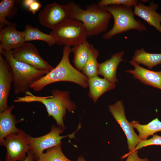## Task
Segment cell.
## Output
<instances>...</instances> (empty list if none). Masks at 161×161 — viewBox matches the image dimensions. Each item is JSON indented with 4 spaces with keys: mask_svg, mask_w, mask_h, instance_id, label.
<instances>
[{
    "mask_svg": "<svg viewBox=\"0 0 161 161\" xmlns=\"http://www.w3.org/2000/svg\"><path fill=\"white\" fill-rule=\"evenodd\" d=\"M71 52V46H64L62 58L57 66L31 85L30 88L35 91L39 92L49 84L60 81L73 82L86 88L88 86V78L70 62L69 57Z\"/></svg>",
    "mask_w": 161,
    "mask_h": 161,
    "instance_id": "cell-1",
    "label": "cell"
},
{
    "mask_svg": "<svg viewBox=\"0 0 161 161\" xmlns=\"http://www.w3.org/2000/svg\"><path fill=\"white\" fill-rule=\"evenodd\" d=\"M52 95L39 96L34 95L29 91L23 97H17L14 100L15 102H39L45 106L49 116L52 117L57 125L63 129H65L63 118L66 110L73 113L76 108L75 105L70 100L69 92L58 89L52 90Z\"/></svg>",
    "mask_w": 161,
    "mask_h": 161,
    "instance_id": "cell-2",
    "label": "cell"
},
{
    "mask_svg": "<svg viewBox=\"0 0 161 161\" xmlns=\"http://www.w3.org/2000/svg\"><path fill=\"white\" fill-rule=\"evenodd\" d=\"M66 5L69 13V18L82 22L88 36L97 35L107 30L112 15L97 4L88 5L85 10L73 2H69Z\"/></svg>",
    "mask_w": 161,
    "mask_h": 161,
    "instance_id": "cell-3",
    "label": "cell"
},
{
    "mask_svg": "<svg viewBox=\"0 0 161 161\" xmlns=\"http://www.w3.org/2000/svg\"><path fill=\"white\" fill-rule=\"evenodd\" d=\"M0 54L6 59L12 69L15 95L21 93L25 94L31 85L49 72L38 70L30 65L16 60L13 58L10 51L0 49Z\"/></svg>",
    "mask_w": 161,
    "mask_h": 161,
    "instance_id": "cell-4",
    "label": "cell"
},
{
    "mask_svg": "<svg viewBox=\"0 0 161 161\" xmlns=\"http://www.w3.org/2000/svg\"><path fill=\"white\" fill-rule=\"evenodd\" d=\"M102 7L111 14L114 20L112 28L102 36L103 39H109L117 35L130 30L140 32L147 30L140 21L135 18V15L131 7L112 5Z\"/></svg>",
    "mask_w": 161,
    "mask_h": 161,
    "instance_id": "cell-5",
    "label": "cell"
},
{
    "mask_svg": "<svg viewBox=\"0 0 161 161\" xmlns=\"http://www.w3.org/2000/svg\"><path fill=\"white\" fill-rule=\"evenodd\" d=\"M58 45L75 46L86 41L87 34L82 23L69 18L50 32Z\"/></svg>",
    "mask_w": 161,
    "mask_h": 161,
    "instance_id": "cell-6",
    "label": "cell"
},
{
    "mask_svg": "<svg viewBox=\"0 0 161 161\" xmlns=\"http://www.w3.org/2000/svg\"><path fill=\"white\" fill-rule=\"evenodd\" d=\"M27 135L20 130L7 136L0 142L6 149V161H23L26 158L30 149Z\"/></svg>",
    "mask_w": 161,
    "mask_h": 161,
    "instance_id": "cell-7",
    "label": "cell"
},
{
    "mask_svg": "<svg viewBox=\"0 0 161 161\" xmlns=\"http://www.w3.org/2000/svg\"><path fill=\"white\" fill-rule=\"evenodd\" d=\"M64 131L61 127L52 126L50 131L46 134L38 137H33L28 134L27 138L30 146V150L33 154L34 158L38 160L45 149L61 144V140L65 137H75L74 133L65 136H61Z\"/></svg>",
    "mask_w": 161,
    "mask_h": 161,
    "instance_id": "cell-8",
    "label": "cell"
},
{
    "mask_svg": "<svg viewBox=\"0 0 161 161\" xmlns=\"http://www.w3.org/2000/svg\"><path fill=\"white\" fill-rule=\"evenodd\" d=\"M10 52L16 60L30 65L38 70L49 72L54 68L41 57L37 48L31 43H25Z\"/></svg>",
    "mask_w": 161,
    "mask_h": 161,
    "instance_id": "cell-9",
    "label": "cell"
},
{
    "mask_svg": "<svg viewBox=\"0 0 161 161\" xmlns=\"http://www.w3.org/2000/svg\"><path fill=\"white\" fill-rule=\"evenodd\" d=\"M109 109L127 137L129 152L132 151L142 140L135 133L134 127L126 118L123 101H117L115 103L109 105Z\"/></svg>",
    "mask_w": 161,
    "mask_h": 161,
    "instance_id": "cell-10",
    "label": "cell"
},
{
    "mask_svg": "<svg viewBox=\"0 0 161 161\" xmlns=\"http://www.w3.org/2000/svg\"><path fill=\"white\" fill-rule=\"evenodd\" d=\"M69 18V14L66 6L55 2L47 4L38 15L40 23L52 30Z\"/></svg>",
    "mask_w": 161,
    "mask_h": 161,
    "instance_id": "cell-11",
    "label": "cell"
},
{
    "mask_svg": "<svg viewBox=\"0 0 161 161\" xmlns=\"http://www.w3.org/2000/svg\"><path fill=\"white\" fill-rule=\"evenodd\" d=\"M13 82L12 69L6 59L0 55V113L9 107L7 100Z\"/></svg>",
    "mask_w": 161,
    "mask_h": 161,
    "instance_id": "cell-12",
    "label": "cell"
},
{
    "mask_svg": "<svg viewBox=\"0 0 161 161\" xmlns=\"http://www.w3.org/2000/svg\"><path fill=\"white\" fill-rule=\"evenodd\" d=\"M16 24L0 28V49L9 51L16 49L25 43L24 32L16 29Z\"/></svg>",
    "mask_w": 161,
    "mask_h": 161,
    "instance_id": "cell-13",
    "label": "cell"
},
{
    "mask_svg": "<svg viewBox=\"0 0 161 161\" xmlns=\"http://www.w3.org/2000/svg\"><path fill=\"white\" fill-rule=\"evenodd\" d=\"M129 62L134 69L126 70L125 72L132 74L135 78L145 85L161 90V71H154L146 69L132 60Z\"/></svg>",
    "mask_w": 161,
    "mask_h": 161,
    "instance_id": "cell-14",
    "label": "cell"
},
{
    "mask_svg": "<svg viewBox=\"0 0 161 161\" xmlns=\"http://www.w3.org/2000/svg\"><path fill=\"white\" fill-rule=\"evenodd\" d=\"M158 6L154 1L149 5H145L139 2L134 7L135 15L142 18L150 25L153 26L161 33V14L156 11Z\"/></svg>",
    "mask_w": 161,
    "mask_h": 161,
    "instance_id": "cell-15",
    "label": "cell"
},
{
    "mask_svg": "<svg viewBox=\"0 0 161 161\" xmlns=\"http://www.w3.org/2000/svg\"><path fill=\"white\" fill-rule=\"evenodd\" d=\"M124 53V51H122L114 54L109 59L99 63L98 74L103 76L112 83L118 82L116 75L117 70L120 63L125 61L123 57Z\"/></svg>",
    "mask_w": 161,
    "mask_h": 161,
    "instance_id": "cell-16",
    "label": "cell"
},
{
    "mask_svg": "<svg viewBox=\"0 0 161 161\" xmlns=\"http://www.w3.org/2000/svg\"><path fill=\"white\" fill-rule=\"evenodd\" d=\"M89 88V96L94 103L105 92L114 89L115 83H112L105 78H101L96 76L88 78Z\"/></svg>",
    "mask_w": 161,
    "mask_h": 161,
    "instance_id": "cell-17",
    "label": "cell"
},
{
    "mask_svg": "<svg viewBox=\"0 0 161 161\" xmlns=\"http://www.w3.org/2000/svg\"><path fill=\"white\" fill-rule=\"evenodd\" d=\"M14 107V105H11L0 113V142L7 136L17 133L20 130L16 127L17 121L15 116L11 113Z\"/></svg>",
    "mask_w": 161,
    "mask_h": 161,
    "instance_id": "cell-18",
    "label": "cell"
},
{
    "mask_svg": "<svg viewBox=\"0 0 161 161\" xmlns=\"http://www.w3.org/2000/svg\"><path fill=\"white\" fill-rule=\"evenodd\" d=\"M138 64H141L149 69L161 64V53H152L147 52L143 48L135 50L132 60Z\"/></svg>",
    "mask_w": 161,
    "mask_h": 161,
    "instance_id": "cell-19",
    "label": "cell"
},
{
    "mask_svg": "<svg viewBox=\"0 0 161 161\" xmlns=\"http://www.w3.org/2000/svg\"><path fill=\"white\" fill-rule=\"evenodd\" d=\"M90 45L86 40L72 49V52L74 54V65L80 72L83 70L88 60Z\"/></svg>",
    "mask_w": 161,
    "mask_h": 161,
    "instance_id": "cell-20",
    "label": "cell"
},
{
    "mask_svg": "<svg viewBox=\"0 0 161 161\" xmlns=\"http://www.w3.org/2000/svg\"><path fill=\"white\" fill-rule=\"evenodd\" d=\"M134 128L136 129L139 132V136L142 140H146L151 135L161 131V122L156 118L145 125H141L138 122L133 121L131 122Z\"/></svg>",
    "mask_w": 161,
    "mask_h": 161,
    "instance_id": "cell-21",
    "label": "cell"
},
{
    "mask_svg": "<svg viewBox=\"0 0 161 161\" xmlns=\"http://www.w3.org/2000/svg\"><path fill=\"white\" fill-rule=\"evenodd\" d=\"M24 32L26 42L33 40H40L46 42L49 46L56 44L55 40L52 35L43 32L37 27H34L27 24L25 26Z\"/></svg>",
    "mask_w": 161,
    "mask_h": 161,
    "instance_id": "cell-22",
    "label": "cell"
},
{
    "mask_svg": "<svg viewBox=\"0 0 161 161\" xmlns=\"http://www.w3.org/2000/svg\"><path fill=\"white\" fill-rule=\"evenodd\" d=\"M19 1L3 0L0 3V29L5 25L9 26L13 24L6 19V17H11L16 13V5Z\"/></svg>",
    "mask_w": 161,
    "mask_h": 161,
    "instance_id": "cell-23",
    "label": "cell"
},
{
    "mask_svg": "<svg viewBox=\"0 0 161 161\" xmlns=\"http://www.w3.org/2000/svg\"><path fill=\"white\" fill-rule=\"evenodd\" d=\"M99 54V51L91 44L88 60L82 70V73L88 78L98 75L99 63L97 59Z\"/></svg>",
    "mask_w": 161,
    "mask_h": 161,
    "instance_id": "cell-24",
    "label": "cell"
},
{
    "mask_svg": "<svg viewBox=\"0 0 161 161\" xmlns=\"http://www.w3.org/2000/svg\"><path fill=\"white\" fill-rule=\"evenodd\" d=\"M40 161H74L68 159L61 150V144L47 149L38 159Z\"/></svg>",
    "mask_w": 161,
    "mask_h": 161,
    "instance_id": "cell-25",
    "label": "cell"
},
{
    "mask_svg": "<svg viewBox=\"0 0 161 161\" xmlns=\"http://www.w3.org/2000/svg\"><path fill=\"white\" fill-rule=\"evenodd\" d=\"M138 4L137 0H101L97 5L101 7L114 5H122L129 7H134Z\"/></svg>",
    "mask_w": 161,
    "mask_h": 161,
    "instance_id": "cell-26",
    "label": "cell"
},
{
    "mask_svg": "<svg viewBox=\"0 0 161 161\" xmlns=\"http://www.w3.org/2000/svg\"><path fill=\"white\" fill-rule=\"evenodd\" d=\"M151 145H161V136L157 134L153 135L150 139L141 141L132 151L138 150L142 148Z\"/></svg>",
    "mask_w": 161,
    "mask_h": 161,
    "instance_id": "cell-27",
    "label": "cell"
},
{
    "mask_svg": "<svg viewBox=\"0 0 161 161\" xmlns=\"http://www.w3.org/2000/svg\"><path fill=\"white\" fill-rule=\"evenodd\" d=\"M138 150L129 152L122 156L121 158L124 159L128 157L126 161H149L147 158H141L138 155Z\"/></svg>",
    "mask_w": 161,
    "mask_h": 161,
    "instance_id": "cell-28",
    "label": "cell"
},
{
    "mask_svg": "<svg viewBox=\"0 0 161 161\" xmlns=\"http://www.w3.org/2000/svg\"><path fill=\"white\" fill-rule=\"evenodd\" d=\"M41 7V3L37 1L34 0L30 4L28 10L33 14H35L37 11L39 10Z\"/></svg>",
    "mask_w": 161,
    "mask_h": 161,
    "instance_id": "cell-29",
    "label": "cell"
},
{
    "mask_svg": "<svg viewBox=\"0 0 161 161\" xmlns=\"http://www.w3.org/2000/svg\"><path fill=\"white\" fill-rule=\"evenodd\" d=\"M34 158L33 154L30 150L27 153V157L23 161H34Z\"/></svg>",
    "mask_w": 161,
    "mask_h": 161,
    "instance_id": "cell-30",
    "label": "cell"
},
{
    "mask_svg": "<svg viewBox=\"0 0 161 161\" xmlns=\"http://www.w3.org/2000/svg\"><path fill=\"white\" fill-rule=\"evenodd\" d=\"M34 0H24L22 1V5L26 8L28 9L30 4Z\"/></svg>",
    "mask_w": 161,
    "mask_h": 161,
    "instance_id": "cell-31",
    "label": "cell"
},
{
    "mask_svg": "<svg viewBox=\"0 0 161 161\" xmlns=\"http://www.w3.org/2000/svg\"><path fill=\"white\" fill-rule=\"evenodd\" d=\"M77 161H86V160L83 157L80 156L78 158Z\"/></svg>",
    "mask_w": 161,
    "mask_h": 161,
    "instance_id": "cell-32",
    "label": "cell"
},
{
    "mask_svg": "<svg viewBox=\"0 0 161 161\" xmlns=\"http://www.w3.org/2000/svg\"><path fill=\"white\" fill-rule=\"evenodd\" d=\"M142 1L143 2H146L147 1H148V0H141L140 1Z\"/></svg>",
    "mask_w": 161,
    "mask_h": 161,
    "instance_id": "cell-33",
    "label": "cell"
},
{
    "mask_svg": "<svg viewBox=\"0 0 161 161\" xmlns=\"http://www.w3.org/2000/svg\"><path fill=\"white\" fill-rule=\"evenodd\" d=\"M36 161H40L38 160H36Z\"/></svg>",
    "mask_w": 161,
    "mask_h": 161,
    "instance_id": "cell-34",
    "label": "cell"
}]
</instances>
